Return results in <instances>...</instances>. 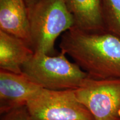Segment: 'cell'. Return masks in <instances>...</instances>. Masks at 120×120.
Listing matches in <instances>:
<instances>
[{"label": "cell", "mask_w": 120, "mask_h": 120, "mask_svg": "<svg viewBox=\"0 0 120 120\" xmlns=\"http://www.w3.org/2000/svg\"><path fill=\"white\" fill-rule=\"evenodd\" d=\"M59 47L90 77L120 79V38L115 34L73 27L61 35Z\"/></svg>", "instance_id": "obj_1"}, {"label": "cell", "mask_w": 120, "mask_h": 120, "mask_svg": "<svg viewBox=\"0 0 120 120\" xmlns=\"http://www.w3.org/2000/svg\"><path fill=\"white\" fill-rule=\"evenodd\" d=\"M28 13L31 48L34 52L55 55L57 39L75 26L64 0H40Z\"/></svg>", "instance_id": "obj_2"}, {"label": "cell", "mask_w": 120, "mask_h": 120, "mask_svg": "<svg viewBox=\"0 0 120 120\" xmlns=\"http://www.w3.org/2000/svg\"><path fill=\"white\" fill-rule=\"evenodd\" d=\"M22 70V74L40 87L50 90H76L89 77L62 51L54 56L34 52Z\"/></svg>", "instance_id": "obj_3"}, {"label": "cell", "mask_w": 120, "mask_h": 120, "mask_svg": "<svg viewBox=\"0 0 120 120\" xmlns=\"http://www.w3.org/2000/svg\"><path fill=\"white\" fill-rule=\"evenodd\" d=\"M32 120H94L76 97L75 90L41 88L27 104Z\"/></svg>", "instance_id": "obj_4"}, {"label": "cell", "mask_w": 120, "mask_h": 120, "mask_svg": "<svg viewBox=\"0 0 120 120\" xmlns=\"http://www.w3.org/2000/svg\"><path fill=\"white\" fill-rule=\"evenodd\" d=\"M75 94L94 120H120V79H94L89 76L75 90Z\"/></svg>", "instance_id": "obj_5"}, {"label": "cell", "mask_w": 120, "mask_h": 120, "mask_svg": "<svg viewBox=\"0 0 120 120\" xmlns=\"http://www.w3.org/2000/svg\"><path fill=\"white\" fill-rule=\"evenodd\" d=\"M41 87L22 74L0 70V113L27 106Z\"/></svg>", "instance_id": "obj_6"}, {"label": "cell", "mask_w": 120, "mask_h": 120, "mask_svg": "<svg viewBox=\"0 0 120 120\" xmlns=\"http://www.w3.org/2000/svg\"><path fill=\"white\" fill-rule=\"evenodd\" d=\"M0 30L31 46L28 10L23 0H0Z\"/></svg>", "instance_id": "obj_7"}, {"label": "cell", "mask_w": 120, "mask_h": 120, "mask_svg": "<svg viewBox=\"0 0 120 120\" xmlns=\"http://www.w3.org/2000/svg\"><path fill=\"white\" fill-rule=\"evenodd\" d=\"M34 53L23 40L0 30V70L21 74L23 64Z\"/></svg>", "instance_id": "obj_8"}, {"label": "cell", "mask_w": 120, "mask_h": 120, "mask_svg": "<svg viewBox=\"0 0 120 120\" xmlns=\"http://www.w3.org/2000/svg\"><path fill=\"white\" fill-rule=\"evenodd\" d=\"M72 15L75 26L91 32L104 31L102 0H64Z\"/></svg>", "instance_id": "obj_9"}, {"label": "cell", "mask_w": 120, "mask_h": 120, "mask_svg": "<svg viewBox=\"0 0 120 120\" xmlns=\"http://www.w3.org/2000/svg\"><path fill=\"white\" fill-rule=\"evenodd\" d=\"M105 28L120 38V0H102Z\"/></svg>", "instance_id": "obj_10"}, {"label": "cell", "mask_w": 120, "mask_h": 120, "mask_svg": "<svg viewBox=\"0 0 120 120\" xmlns=\"http://www.w3.org/2000/svg\"><path fill=\"white\" fill-rule=\"evenodd\" d=\"M1 115L0 120H32L27 106L14 109Z\"/></svg>", "instance_id": "obj_11"}, {"label": "cell", "mask_w": 120, "mask_h": 120, "mask_svg": "<svg viewBox=\"0 0 120 120\" xmlns=\"http://www.w3.org/2000/svg\"><path fill=\"white\" fill-rule=\"evenodd\" d=\"M23 1L26 4L27 10H28L34 5H35L40 0H23Z\"/></svg>", "instance_id": "obj_12"}, {"label": "cell", "mask_w": 120, "mask_h": 120, "mask_svg": "<svg viewBox=\"0 0 120 120\" xmlns=\"http://www.w3.org/2000/svg\"></svg>", "instance_id": "obj_13"}]
</instances>
